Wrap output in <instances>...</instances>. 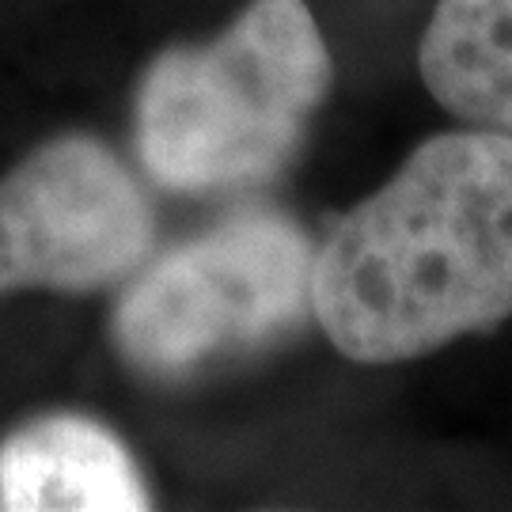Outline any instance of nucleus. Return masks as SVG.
I'll list each match as a JSON object with an SVG mask.
<instances>
[{
    "mask_svg": "<svg viewBox=\"0 0 512 512\" xmlns=\"http://www.w3.org/2000/svg\"><path fill=\"white\" fill-rule=\"evenodd\" d=\"M311 262V239L281 213L224 220L129 281L114 346L167 380L274 346L311 319Z\"/></svg>",
    "mask_w": 512,
    "mask_h": 512,
    "instance_id": "nucleus-3",
    "label": "nucleus"
},
{
    "mask_svg": "<svg viewBox=\"0 0 512 512\" xmlns=\"http://www.w3.org/2000/svg\"><path fill=\"white\" fill-rule=\"evenodd\" d=\"M334 84V57L308 0H251L217 38L171 46L137 88V156L175 194L274 179Z\"/></svg>",
    "mask_w": 512,
    "mask_h": 512,
    "instance_id": "nucleus-2",
    "label": "nucleus"
},
{
    "mask_svg": "<svg viewBox=\"0 0 512 512\" xmlns=\"http://www.w3.org/2000/svg\"><path fill=\"white\" fill-rule=\"evenodd\" d=\"M418 73L463 126L512 137V0H437Z\"/></svg>",
    "mask_w": 512,
    "mask_h": 512,
    "instance_id": "nucleus-6",
    "label": "nucleus"
},
{
    "mask_svg": "<svg viewBox=\"0 0 512 512\" xmlns=\"http://www.w3.org/2000/svg\"><path fill=\"white\" fill-rule=\"evenodd\" d=\"M152 239L141 183L88 133L38 145L0 179V296L118 285L145 266Z\"/></svg>",
    "mask_w": 512,
    "mask_h": 512,
    "instance_id": "nucleus-4",
    "label": "nucleus"
},
{
    "mask_svg": "<svg viewBox=\"0 0 512 512\" xmlns=\"http://www.w3.org/2000/svg\"><path fill=\"white\" fill-rule=\"evenodd\" d=\"M311 319L357 365H403L512 319V137L452 129L334 224Z\"/></svg>",
    "mask_w": 512,
    "mask_h": 512,
    "instance_id": "nucleus-1",
    "label": "nucleus"
},
{
    "mask_svg": "<svg viewBox=\"0 0 512 512\" xmlns=\"http://www.w3.org/2000/svg\"><path fill=\"white\" fill-rule=\"evenodd\" d=\"M4 512H141L152 497L129 448L84 414H46L0 440Z\"/></svg>",
    "mask_w": 512,
    "mask_h": 512,
    "instance_id": "nucleus-5",
    "label": "nucleus"
}]
</instances>
